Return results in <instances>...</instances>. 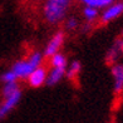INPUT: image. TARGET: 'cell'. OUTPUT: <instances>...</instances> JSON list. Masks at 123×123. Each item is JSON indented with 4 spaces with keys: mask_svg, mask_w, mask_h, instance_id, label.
I'll use <instances>...</instances> for the list:
<instances>
[{
    "mask_svg": "<svg viewBox=\"0 0 123 123\" xmlns=\"http://www.w3.org/2000/svg\"><path fill=\"white\" fill-rule=\"evenodd\" d=\"M74 0H43L40 14L45 24L58 26L70 15Z\"/></svg>",
    "mask_w": 123,
    "mask_h": 123,
    "instance_id": "1",
    "label": "cell"
},
{
    "mask_svg": "<svg viewBox=\"0 0 123 123\" xmlns=\"http://www.w3.org/2000/svg\"><path fill=\"white\" fill-rule=\"evenodd\" d=\"M122 15H123V1L118 0V1L111 4L107 8L100 10L98 23L100 25H107V24L112 23V21L117 20L118 18H121Z\"/></svg>",
    "mask_w": 123,
    "mask_h": 123,
    "instance_id": "2",
    "label": "cell"
},
{
    "mask_svg": "<svg viewBox=\"0 0 123 123\" xmlns=\"http://www.w3.org/2000/svg\"><path fill=\"white\" fill-rule=\"evenodd\" d=\"M65 34L67 33L64 30H57L49 38V40L45 44V48L43 50V54L47 59H49L50 57H53L54 54L60 52V49L63 47L64 42H65Z\"/></svg>",
    "mask_w": 123,
    "mask_h": 123,
    "instance_id": "3",
    "label": "cell"
},
{
    "mask_svg": "<svg viewBox=\"0 0 123 123\" xmlns=\"http://www.w3.org/2000/svg\"><path fill=\"white\" fill-rule=\"evenodd\" d=\"M35 68L37 67L29 59V57H25V58L15 60L10 69L14 72V74L16 75L18 80H26L28 78H29V75L31 74V72Z\"/></svg>",
    "mask_w": 123,
    "mask_h": 123,
    "instance_id": "4",
    "label": "cell"
},
{
    "mask_svg": "<svg viewBox=\"0 0 123 123\" xmlns=\"http://www.w3.org/2000/svg\"><path fill=\"white\" fill-rule=\"evenodd\" d=\"M123 58V37H117L105 53V63L113 65Z\"/></svg>",
    "mask_w": 123,
    "mask_h": 123,
    "instance_id": "5",
    "label": "cell"
},
{
    "mask_svg": "<svg viewBox=\"0 0 123 123\" xmlns=\"http://www.w3.org/2000/svg\"><path fill=\"white\" fill-rule=\"evenodd\" d=\"M111 74L113 79V94L122 96L123 94V63H117L111 65Z\"/></svg>",
    "mask_w": 123,
    "mask_h": 123,
    "instance_id": "6",
    "label": "cell"
},
{
    "mask_svg": "<svg viewBox=\"0 0 123 123\" xmlns=\"http://www.w3.org/2000/svg\"><path fill=\"white\" fill-rule=\"evenodd\" d=\"M47 77H48V68L44 65H40L31 72V74L26 79V82L29 84V87L39 88L47 83Z\"/></svg>",
    "mask_w": 123,
    "mask_h": 123,
    "instance_id": "7",
    "label": "cell"
},
{
    "mask_svg": "<svg viewBox=\"0 0 123 123\" xmlns=\"http://www.w3.org/2000/svg\"><path fill=\"white\" fill-rule=\"evenodd\" d=\"M20 99H21V91L13 94V96H10V97L3 98V100L0 102V121H3L19 104Z\"/></svg>",
    "mask_w": 123,
    "mask_h": 123,
    "instance_id": "8",
    "label": "cell"
},
{
    "mask_svg": "<svg viewBox=\"0 0 123 123\" xmlns=\"http://www.w3.org/2000/svg\"><path fill=\"white\" fill-rule=\"evenodd\" d=\"M80 14H82V19H83L84 23L94 25L96 23H98V21H99L100 10L97 9V8L89 6V5H83Z\"/></svg>",
    "mask_w": 123,
    "mask_h": 123,
    "instance_id": "9",
    "label": "cell"
},
{
    "mask_svg": "<svg viewBox=\"0 0 123 123\" xmlns=\"http://www.w3.org/2000/svg\"><path fill=\"white\" fill-rule=\"evenodd\" d=\"M65 77V69L64 68H49L48 69V77L45 86L54 87Z\"/></svg>",
    "mask_w": 123,
    "mask_h": 123,
    "instance_id": "10",
    "label": "cell"
},
{
    "mask_svg": "<svg viewBox=\"0 0 123 123\" xmlns=\"http://www.w3.org/2000/svg\"><path fill=\"white\" fill-rule=\"evenodd\" d=\"M80 70H82L80 62L77 60V59L72 60L70 63H68V67H67V69H65V78L69 79L70 82H74L78 78V75H79Z\"/></svg>",
    "mask_w": 123,
    "mask_h": 123,
    "instance_id": "11",
    "label": "cell"
},
{
    "mask_svg": "<svg viewBox=\"0 0 123 123\" xmlns=\"http://www.w3.org/2000/svg\"><path fill=\"white\" fill-rule=\"evenodd\" d=\"M82 23H80V19L78 18L77 15H69L64 21H63V30L65 33H73L78 29H80Z\"/></svg>",
    "mask_w": 123,
    "mask_h": 123,
    "instance_id": "12",
    "label": "cell"
},
{
    "mask_svg": "<svg viewBox=\"0 0 123 123\" xmlns=\"http://www.w3.org/2000/svg\"><path fill=\"white\" fill-rule=\"evenodd\" d=\"M68 63H69L68 58L60 52L49 58V67L50 68H64V69H67Z\"/></svg>",
    "mask_w": 123,
    "mask_h": 123,
    "instance_id": "13",
    "label": "cell"
},
{
    "mask_svg": "<svg viewBox=\"0 0 123 123\" xmlns=\"http://www.w3.org/2000/svg\"><path fill=\"white\" fill-rule=\"evenodd\" d=\"M21 91V88L19 86V82H14V83H6V84H3L1 89H0V93H1L3 98L10 97L13 94L18 93Z\"/></svg>",
    "mask_w": 123,
    "mask_h": 123,
    "instance_id": "14",
    "label": "cell"
},
{
    "mask_svg": "<svg viewBox=\"0 0 123 123\" xmlns=\"http://www.w3.org/2000/svg\"><path fill=\"white\" fill-rule=\"evenodd\" d=\"M78 1L83 5H89V6H93V8L102 10L104 8H107L108 5L118 1V0H78Z\"/></svg>",
    "mask_w": 123,
    "mask_h": 123,
    "instance_id": "15",
    "label": "cell"
},
{
    "mask_svg": "<svg viewBox=\"0 0 123 123\" xmlns=\"http://www.w3.org/2000/svg\"><path fill=\"white\" fill-rule=\"evenodd\" d=\"M0 82L3 84H6V83H14V82H19L16 75L14 74V72L12 69L4 70L1 74H0Z\"/></svg>",
    "mask_w": 123,
    "mask_h": 123,
    "instance_id": "16",
    "label": "cell"
},
{
    "mask_svg": "<svg viewBox=\"0 0 123 123\" xmlns=\"http://www.w3.org/2000/svg\"><path fill=\"white\" fill-rule=\"evenodd\" d=\"M30 1H33V3H40V1H43V0H30Z\"/></svg>",
    "mask_w": 123,
    "mask_h": 123,
    "instance_id": "17",
    "label": "cell"
},
{
    "mask_svg": "<svg viewBox=\"0 0 123 123\" xmlns=\"http://www.w3.org/2000/svg\"><path fill=\"white\" fill-rule=\"evenodd\" d=\"M109 123H117V122H116V121H114V119H112V121H111V122H109Z\"/></svg>",
    "mask_w": 123,
    "mask_h": 123,
    "instance_id": "18",
    "label": "cell"
},
{
    "mask_svg": "<svg viewBox=\"0 0 123 123\" xmlns=\"http://www.w3.org/2000/svg\"><path fill=\"white\" fill-rule=\"evenodd\" d=\"M122 37H123V33H122Z\"/></svg>",
    "mask_w": 123,
    "mask_h": 123,
    "instance_id": "19",
    "label": "cell"
},
{
    "mask_svg": "<svg viewBox=\"0 0 123 123\" xmlns=\"http://www.w3.org/2000/svg\"><path fill=\"white\" fill-rule=\"evenodd\" d=\"M122 1H123V0H122Z\"/></svg>",
    "mask_w": 123,
    "mask_h": 123,
    "instance_id": "20",
    "label": "cell"
}]
</instances>
